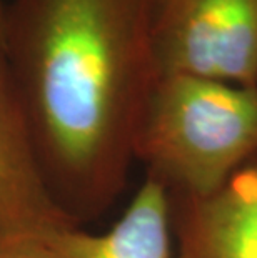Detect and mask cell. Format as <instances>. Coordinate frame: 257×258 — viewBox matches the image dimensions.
<instances>
[{"mask_svg": "<svg viewBox=\"0 0 257 258\" xmlns=\"http://www.w3.org/2000/svg\"><path fill=\"white\" fill-rule=\"evenodd\" d=\"M156 0H10L2 37L42 173L75 225L127 185L157 80Z\"/></svg>", "mask_w": 257, "mask_h": 258, "instance_id": "cell-1", "label": "cell"}, {"mask_svg": "<svg viewBox=\"0 0 257 258\" xmlns=\"http://www.w3.org/2000/svg\"><path fill=\"white\" fill-rule=\"evenodd\" d=\"M257 158V87L161 77L135 144V160L169 197L205 199Z\"/></svg>", "mask_w": 257, "mask_h": 258, "instance_id": "cell-2", "label": "cell"}, {"mask_svg": "<svg viewBox=\"0 0 257 258\" xmlns=\"http://www.w3.org/2000/svg\"><path fill=\"white\" fill-rule=\"evenodd\" d=\"M159 77L257 87V0H156Z\"/></svg>", "mask_w": 257, "mask_h": 258, "instance_id": "cell-3", "label": "cell"}, {"mask_svg": "<svg viewBox=\"0 0 257 258\" xmlns=\"http://www.w3.org/2000/svg\"><path fill=\"white\" fill-rule=\"evenodd\" d=\"M2 14H0V251L17 245L43 241L57 230L75 225L59 208L42 173L29 123L5 55Z\"/></svg>", "mask_w": 257, "mask_h": 258, "instance_id": "cell-4", "label": "cell"}, {"mask_svg": "<svg viewBox=\"0 0 257 258\" xmlns=\"http://www.w3.org/2000/svg\"><path fill=\"white\" fill-rule=\"evenodd\" d=\"M174 258H257V158L205 199L169 197Z\"/></svg>", "mask_w": 257, "mask_h": 258, "instance_id": "cell-5", "label": "cell"}, {"mask_svg": "<svg viewBox=\"0 0 257 258\" xmlns=\"http://www.w3.org/2000/svg\"><path fill=\"white\" fill-rule=\"evenodd\" d=\"M171 207L162 183L145 177L122 217L106 233L65 227L43 240L52 258H174Z\"/></svg>", "mask_w": 257, "mask_h": 258, "instance_id": "cell-6", "label": "cell"}, {"mask_svg": "<svg viewBox=\"0 0 257 258\" xmlns=\"http://www.w3.org/2000/svg\"><path fill=\"white\" fill-rule=\"evenodd\" d=\"M0 258H52L43 241L24 243L0 251Z\"/></svg>", "mask_w": 257, "mask_h": 258, "instance_id": "cell-7", "label": "cell"}, {"mask_svg": "<svg viewBox=\"0 0 257 258\" xmlns=\"http://www.w3.org/2000/svg\"><path fill=\"white\" fill-rule=\"evenodd\" d=\"M4 12V4H0V14Z\"/></svg>", "mask_w": 257, "mask_h": 258, "instance_id": "cell-8", "label": "cell"}]
</instances>
